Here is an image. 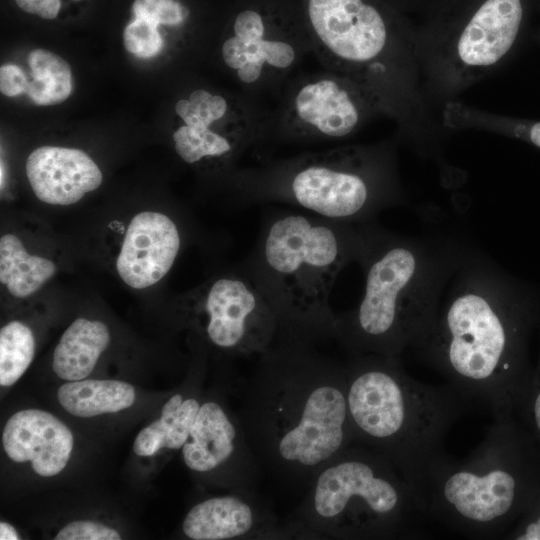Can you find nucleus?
<instances>
[{
  "label": "nucleus",
  "instance_id": "nucleus-1",
  "mask_svg": "<svg viewBox=\"0 0 540 540\" xmlns=\"http://www.w3.org/2000/svg\"><path fill=\"white\" fill-rule=\"evenodd\" d=\"M239 419L261 468L306 490L324 464L354 444L344 363L311 343L277 339L258 355Z\"/></svg>",
  "mask_w": 540,
  "mask_h": 540
},
{
  "label": "nucleus",
  "instance_id": "nucleus-2",
  "mask_svg": "<svg viewBox=\"0 0 540 540\" xmlns=\"http://www.w3.org/2000/svg\"><path fill=\"white\" fill-rule=\"evenodd\" d=\"M448 286L416 352L464 400L482 403L495 419L505 418L531 295L469 249Z\"/></svg>",
  "mask_w": 540,
  "mask_h": 540
},
{
  "label": "nucleus",
  "instance_id": "nucleus-3",
  "mask_svg": "<svg viewBox=\"0 0 540 540\" xmlns=\"http://www.w3.org/2000/svg\"><path fill=\"white\" fill-rule=\"evenodd\" d=\"M465 250L453 240L403 236L372 223L357 260L363 296L337 314L333 339L349 355L399 357L419 348Z\"/></svg>",
  "mask_w": 540,
  "mask_h": 540
},
{
  "label": "nucleus",
  "instance_id": "nucleus-4",
  "mask_svg": "<svg viewBox=\"0 0 540 540\" xmlns=\"http://www.w3.org/2000/svg\"><path fill=\"white\" fill-rule=\"evenodd\" d=\"M373 222H337L307 212L266 216L241 266L270 302L278 339L314 344L333 338L331 291L343 268L359 259Z\"/></svg>",
  "mask_w": 540,
  "mask_h": 540
},
{
  "label": "nucleus",
  "instance_id": "nucleus-5",
  "mask_svg": "<svg viewBox=\"0 0 540 540\" xmlns=\"http://www.w3.org/2000/svg\"><path fill=\"white\" fill-rule=\"evenodd\" d=\"M344 367L354 443L389 460L420 507L429 475L447 456L445 437L462 415L464 399L449 384L412 378L399 357L349 355Z\"/></svg>",
  "mask_w": 540,
  "mask_h": 540
},
{
  "label": "nucleus",
  "instance_id": "nucleus-6",
  "mask_svg": "<svg viewBox=\"0 0 540 540\" xmlns=\"http://www.w3.org/2000/svg\"><path fill=\"white\" fill-rule=\"evenodd\" d=\"M301 13L311 51L328 70L373 91L414 143L432 141L415 38L396 31L369 0H303Z\"/></svg>",
  "mask_w": 540,
  "mask_h": 540
},
{
  "label": "nucleus",
  "instance_id": "nucleus-7",
  "mask_svg": "<svg viewBox=\"0 0 540 540\" xmlns=\"http://www.w3.org/2000/svg\"><path fill=\"white\" fill-rule=\"evenodd\" d=\"M244 204L283 203L337 222H373L404 198L394 146L354 145L246 168L233 176Z\"/></svg>",
  "mask_w": 540,
  "mask_h": 540
},
{
  "label": "nucleus",
  "instance_id": "nucleus-8",
  "mask_svg": "<svg viewBox=\"0 0 540 540\" xmlns=\"http://www.w3.org/2000/svg\"><path fill=\"white\" fill-rule=\"evenodd\" d=\"M423 515L394 465L374 450L352 444L314 475L293 519L315 539L406 538Z\"/></svg>",
  "mask_w": 540,
  "mask_h": 540
},
{
  "label": "nucleus",
  "instance_id": "nucleus-9",
  "mask_svg": "<svg viewBox=\"0 0 540 540\" xmlns=\"http://www.w3.org/2000/svg\"><path fill=\"white\" fill-rule=\"evenodd\" d=\"M506 419H495L465 459L446 456L429 475L420 498L423 515L474 538H495L520 499L521 479Z\"/></svg>",
  "mask_w": 540,
  "mask_h": 540
},
{
  "label": "nucleus",
  "instance_id": "nucleus-10",
  "mask_svg": "<svg viewBox=\"0 0 540 540\" xmlns=\"http://www.w3.org/2000/svg\"><path fill=\"white\" fill-rule=\"evenodd\" d=\"M523 17L522 0H483L453 30L416 39L426 98L444 104L497 69L517 45Z\"/></svg>",
  "mask_w": 540,
  "mask_h": 540
},
{
  "label": "nucleus",
  "instance_id": "nucleus-11",
  "mask_svg": "<svg viewBox=\"0 0 540 540\" xmlns=\"http://www.w3.org/2000/svg\"><path fill=\"white\" fill-rule=\"evenodd\" d=\"M221 44L225 66L255 98L283 88L289 75L311 51L300 11L275 0H248L233 15Z\"/></svg>",
  "mask_w": 540,
  "mask_h": 540
},
{
  "label": "nucleus",
  "instance_id": "nucleus-12",
  "mask_svg": "<svg viewBox=\"0 0 540 540\" xmlns=\"http://www.w3.org/2000/svg\"><path fill=\"white\" fill-rule=\"evenodd\" d=\"M270 114L267 139L339 140L352 136L374 116L387 115L379 97L344 74L328 70L291 80Z\"/></svg>",
  "mask_w": 540,
  "mask_h": 540
},
{
  "label": "nucleus",
  "instance_id": "nucleus-13",
  "mask_svg": "<svg viewBox=\"0 0 540 540\" xmlns=\"http://www.w3.org/2000/svg\"><path fill=\"white\" fill-rule=\"evenodd\" d=\"M189 302L206 338L227 353L260 355L279 337L270 302L242 266L206 283Z\"/></svg>",
  "mask_w": 540,
  "mask_h": 540
},
{
  "label": "nucleus",
  "instance_id": "nucleus-14",
  "mask_svg": "<svg viewBox=\"0 0 540 540\" xmlns=\"http://www.w3.org/2000/svg\"><path fill=\"white\" fill-rule=\"evenodd\" d=\"M186 466L202 475H218L233 491H256L261 466L239 416L219 400L204 401L182 447Z\"/></svg>",
  "mask_w": 540,
  "mask_h": 540
},
{
  "label": "nucleus",
  "instance_id": "nucleus-15",
  "mask_svg": "<svg viewBox=\"0 0 540 540\" xmlns=\"http://www.w3.org/2000/svg\"><path fill=\"white\" fill-rule=\"evenodd\" d=\"M192 540L315 539L295 519L280 520L256 491L213 496L193 505L182 522Z\"/></svg>",
  "mask_w": 540,
  "mask_h": 540
},
{
  "label": "nucleus",
  "instance_id": "nucleus-16",
  "mask_svg": "<svg viewBox=\"0 0 540 540\" xmlns=\"http://www.w3.org/2000/svg\"><path fill=\"white\" fill-rule=\"evenodd\" d=\"M180 248L181 235L173 219L161 212H140L126 229L117 273L133 289L150 287L167 275Z\"/></svg>",
  "mask_w": 540,
  "mask_h": 540
},
{
  "label": "nucleus",
  "instance_id": "nucleus-17",
  "mask_svg": "<svg viewBox=\"0 0 540 540\" xmlns=\"http://www.w3.org/2000/svg\"><path fill=\"white\" fill-rule=\"evenodd\" d=\"M2 443L11 460L30 461L38 475L51 477L65 468L74 439L70 429L54 415L39 409H26L8 419Z\"/></svg>",
  "mask_w": 540,
  "mask_h": 540
},
{
  "label": "nucleus",
  "instance_id": "nucleus-18",
  "mask_svg": "<svg viewBox=\"0 0 540 540\" xmlns=\"http://www.w3.org/2000/svg\"><path fill=\"white\" fill-rule=\"evenodd\" d=\"M26 176L35 196L50 205L67 206L102 183V172L79 149L41 146L26 160Z\"/></svg>",
  "mask_w": 540,
  "mask_h": 540
},
{
  "label": "nucleus",
  "instance_id": "nucleus-19",
  "mask_svg": "<svg viewBox=\"0 0 540 540\" xmlns=\"http://www.w3.org/2000/svg\"><path fill=\"white\" fill-rule=\"evenodd\" d=\"M109 342L110 332L103 322L78 318L55 347L52 369L63 380H83L92 372Z\"/></svg>",
  "mask_w": 540,
  "mask_h": 540
},
{
  "label": "nucleus",
  "instance_id": "nucleus-20",
  "mask_svg": "<svg viewBox=\"0 0 540 540\" xmlns=\"http://www.w3.org/2000/svg\"><path fill=\"white\" fill-rule=\"evenodd\" d=\"M57 267L48 258L32 255L22 241L7 233L0 238V282L15 298L38 292L55 275Z\"/></svg>",
  "mask_w": 540,
  "mask_h": 540
},
{
  "label": "nucleus",
  "instance_id": "nucleus-21",
  "mask_svg": "<svg viewBox=\"0 0 540 540\" xmlns=\"http://www.w3.org/2000/svg\"><path fill=\"white\" fill-rule=\"evenodd\" d=\"M57 397L70 414L93 417L129 408L135 401V390L123 381L83 379L60 386Z\"/></svg>",
  "mask_w": 540,
  "mask_h": 540
},
{
  "label": "nucleus",
  "instance_id": "nucleus-22",
  "mask_svg": "<svg viewBox=\"0 0 540 540\" xmlns=\"http://www.w3.org/2000/svg\"><path fill=\"white\" fill-rule=\"evenodd\" d=\"M442 124L449 129H476L521 140L540 148V120L498 115L449 100L443 104Z\"/></svg>",
  "mask_w": 540,
  "mask_h": 540
},
{
  "label": "nucleus",
  "instance_id": "nucleus-23",
  "mask_svg": "<svg viewBox=\"0 0 540 540\" xmlns=\"http://www.w3.org/2000/svg\"><path fill=\"white\" fill-rule=\"evenodd\" d=\"M27 62L31 80L26 93L35 104L56 105L70 96L72 73L66 60L46 49H34L29 53Z\"/></svg>",
  "mask_w": 540,
  "mask_h": 540
},
{
  "label": "nucleus",
  "instance_id": "nucleus-24",
  "mask_svg": "<svg viewBox=\"0 0 540 540\" xmlns=\"http://www.w3.org/2000/svg\"><path fill=\"white\" fill-rule=\"evenodd\" d=\"M35 354V339L31 329L14 320L0 330V385L17 382L31 364Z\"/></svg>",
  "mask_w": 540,
  "mask_h": 540
},
{
  "label": "nucleus",
  "instance_id": "nucleus-25",
  "mask_svg": "<svg viewBox=\"0 0 540 540\" xmlns=\"http://www.w3.org/2000/svg\"><path fill=\"white\" fill-rule=\"evenodd\" d=\"M185 398L183 394L176 393L164 404L160 418L143 428L137 435L133 444L135 454L152 456L166 447L173 419Z\"/></svg>",
  "mask_w": 540,
  "mask_h": 540
},
{
  "label": "nucleus",
  "instance_id": "nucleus-26",
  "mask_svg": "<svg viewBox=\"0 0 540 540\" xmlns=\"http://www.w3.org/2000/svg\"><path fill=\"white\" fill-rule=\"evenodd\" d=\"M155 23L134 16L124 28L123 41L128 52L139 58H151L158 55L164 48V39Z\"/></svg>",
  "mask_w": 540,
  "mask_h": 540
},
{
  "label": "nucleus",
  "instance_id": "nucleus-27",
  "mask_svg": "<svg viewBox=\"0 0 540 540\" xmlns=\"http://www.w3.org/2000/svg\"><path fill=\"white\" fill-rule=\"evenodd\" d=\"M133 15L158 26L180 27L189 18V9L178 0H134Z\"/></svg>",
  "mask_w": 540,
  "mask_h": 540
},
{
  "label": "nucleus",
  "instance_id": "nucleus-28",
  "mask_svg": "<svg viewBox=\"0 0 540 540\" xmlns=\"http://www.w3.org/2000/svg\"><path fill=\"white\" fill-rule=\"evenodd\" d=\"M55 540H120V534L100 523L73 521L64 526L54 537Z\"/></svg>",
  "mask_w": 540,
  "mask_h": 540
},
{
  "label": "nucleus",
  "instance_id": "nucleus-29",
  "mask_svg": "<svg viewBox=\"0 0 540 540\" xmlns=\"http://www.w3.org/2000/svg\"><path fill=\"white\" fill-rule=\"evenodd\" d=\"M29 79L26 73L15 64H4L0 68V90L8 97L27 91Z\"/></svg>",
  "mask_w": 540,
  "mask_h": 540
},
{
  "label": "nucleus",
  "instance_id": "nucleus-30",
  "mask_svg": "<svg viewBox=\"0 0 540 540\" xmlns=\"http://www.w3.org/2000/svg\"><path fill=\"white\" fill-rule=\"evenodd\" d=\"M24 12L43 19H55L61 9V0H15Z\"/></svg>",
  "mask_w": 540,
  "mask_h": 540
},
{
  "label": "nucleus",
  "instance_id": "nucleus-31",
  "mask_svg": "<svg viewBox=\"0 0 540 540\" xmlns=\"http://www.w3.org/2000/svg\"><path fill=\"white\" fill-rule=\"evenodd\" d=\"M516 539L540 540V516L529 522L523 529V532L518 534Z\"/></svg>",
  "mask_w": 540,
  "mask_h": 540
},
{
  "label": "nucleus",
  "instance_id": "nucleus-32",
  "mask_svg": "<svg viewBox=\"0 0 540 540\" xmlns=\"http://www.w3.org/2000/svg\"><path fill=\"white\" fill-rule=\"evenodd\" d=\"M20 537L15 528L7 522H0V539L1 540H18Z\"/></svg>",
  "mask_w": 540,
  "mask_h": 540
},
{
  "label": "nucleus",
  "instance_id": "nucleus-33",
  "mask_svg": "<svg viewBox=\"0 0 540 540\" xmlns=\"http://www.w3.org/2000/svg\"><path fill=\"white\" fill-rule=\"evenodd\" d=\"M533 418L536 428L540 432V391L537 392L533 400Z\"/></svg>",
  "mask_w": 540,
  "mask_h": 540
}]
</instances>
